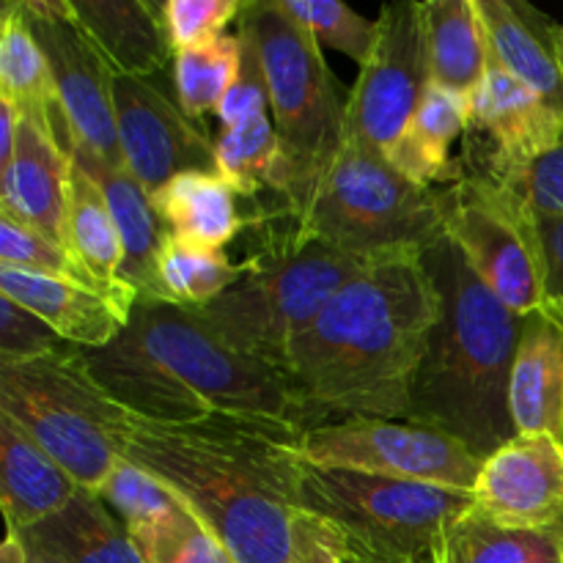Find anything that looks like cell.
Instances as JSON below:
<instances>
[{
	"mask_svg": "<svg viewBox=\"0 0 563 563\" xmlns=\"http://www.w3.org/2000/svg\"><path fill=\"white\" fill-rule=\"evenodd\" d=\"M88 372L132 416L152 423L273 418L324 423L269 363L242 355L190 308L137 297L130 324L108 346L82 350Z\"/></svg>",
	"mask_w": 563,
	"mask_h": 563,
	"instance_id": "3957f363",
	"label": "cell"
},
{
	"mask_svg": "<svg viewBox=\"0 0 563 563\" xmlns=\"http://www.w3.org/2000/svg\"><path fill=\"white\" fill-rule=\"evenodd\" d=\"M467 126H471L467 93L432 82L421 108L412 115L410 126L394 146V152L388 154V159L407 179L434 190L449 181L451 170H454L451 146L456 137L467 135Z\"/></svg>",
	"mask_w": 563,
	"mask_h": 563,
	"instance_id": "484cf974",
	"label": "cell"
},
{
	"mask_svg": "<svg viewBox=\"0 0 563 563\" xmlns=\"http://www.w3.org/2000/svg\"><path fill=\"white\" fill-rule=\"evenodd\" d=\"M22 11L47 55L69 130L71 157L124 165L115 126V75L75 20L69 0H22Z\"/></svg>",
	"mask_w": 563,
	"mask_h": 563,
	"instance_id": "4fadbf2b",
	"label": "cell"
},
{
	"mask_svg": "<svg viewBox=\"0 0 563 563\" xmlns=\"http://www.w3.org/2000/svg\"><path fill=\"white\" fill-rule=\"evenodd\" d=\"M434 190L445 236L484 286L520 319L539 311L548 289L537 214L498 181L456 163Z\"/></svg>",
	"mask_w": 563,
	"mask_h": 563,
	"instance_id": "9c48e42d",
	"label": "cell"
},
{
	"mask_svg": "<svg viewBox=\"0 0 563 563\" xmlns=\"http://www.w3.org/2000/svg\"><path fill=\"white\" fill-rule=\"evenodd\" d=\"M0 563H64V561L53 559V555L27 553L25 544L20 542V537H14V533H5L3 550H0Z\"/></svg>",
	"mask_w": 563,
	"mask_h": 563,
	"instance_id": "f6af8a7d",
	"label": "cell"
},
{
	"mask_svg": "<svg viewBox=\"0 0 563 563\" xmlns=\"http://www.w3.org/2000/svg\"><path fill=\"white\" fill-rule=\"evenodd\" d=\"M429 66L434 86L471 93L487 75V42L476 0H427Z\"/></svg>",
	"mask_w": 563,
	"mask_h": 563,
	"instance_id": "83f0119b",
	"label": "cell"
},
{
	"mask_svg": "<svg viewBox=\"0 0 563 563\" xmlns=\"http://www.w3.org/2000/svg\"><path fill=\"white\" fill-rule=\"evenodd\" d=\"M242 66V36L223 33L174 55L176 99L190 119L218 113Z\"/></svg>",
	"mask_w": 563,
	"mask_h": 563,
	"instance_id": "1f68e13d",
	"label": "cell"
},
{
	"mask_svg": "<svg viewBox=\"0 0 563 563\" xmlns=\"http://www.w3.org/2000/svg\"><path fill=\"white\" fill-rule=\"evenodd\" d=\"M124 168L152 196L187 170H214V141L154 77H113Z\"/></svg>",
	"mask_w": 563,
	"mask_h": 563,
	"instance_id": "5bb4252c",
	"label": "cell"
},
{
	"mask_svg": "<svg viewBox=\"0 0 563 563\" xmlns=\"http://www.w3.org/2000/svg\"><path fill=\"white\" fill-rule=\"evenodd\" d=\"M0 295L36 313L60 341L80 350L108 346L130 324L137 297L108 295L77 280L0 267Z\"/></svg>",
	"mask_w": 563,
	"mask_h": 563,
	"instance_id": "ac0fdd59",
	"label": "cell"
},
{
	"mask_svg": "<svg viewBox=\"0 0 563 563\" xmlns=\"http://www.w3.org/2000/svg\"><path fill=\"white\" fill-rule=\"evenodd\" d=\"M284 9L311 33L319 47L346 55L357 66H366L377 42V20H366L339 0H280Z\"/></svg>",
	"mask_w": 563,
	"mask_h": 563,
	"instance_id": "d590c367",
	"label": "cell"
},
{
	"mask_svg": "<svg viewBox=\"0 0 563 563\" xmlns=\"http://www.w3.org/2000/svg\"><path fill=\"white\" fill-rule=\"evenodd\" d=\"M297 456L311 467L368 473L473 493L484 460L460 440L407 421L341 418L306 429Z\"/></svg>",
	"mask_w": 563,
	"mask_h": 563,
	"instance_id": "8fae6325",
	"label": "cell"
},
{
	"mask_svg": "<svg viewBox=\"0 0 563 563\" xmlns=\"http://www.w3.org/2000/svg\"><path fill=\"white\" fill-rule=\"evenodd\" d=\"M71 159H77L99 181L115 220L121 245H124L119 280L130 286L137 297H154L157 295V256L170 231L159 220L152 196L124 165H104L82 157Z\"/></svg>",
	"mask_w": 563,
	"mask_h": 563,
	"instance_id": "cb8c5ba5",
	"label": "cell"
},
{
	"mask_svg": "<svg viewBox=\"0 0 563 563\" xmlns=\"http://www.w3.org/2000/svg\"><path fill=\"white\" fill-rule=\"evenodd\" d=\"M300 509L383 553L423 555L473 509V493L306 465Z\"/></svg>",
	"mask_w": 563,
	"mask_h": 563,
	"instance_id": "30bf717a",
	"label": "cell"
},
{
	"mask_svg": "<svg viewBox=\"0 0 563 563\" xmlns=\"http://www.w3.org/2000/svg\"><path fill=\"white\" fill-rule=\"evenodd\" d=\"M517 434L563 440V308L544 302L522 319L509 383Z\"/></svg>",
	"mask_w": 563,
	"mask_h": 563,
	"instance_id": "ffe728a7",
	"label": "cell"
},
{
	"mask_svg": "<svg viewBox=\"0 0 563 563\" xmlns=\"http://www.w3.org/2000/svg\"><path fill=\"white\" fill-rule=\"evenodd\" d=\"M71 148L49 115L22 113L16 146L0 168V214L64 242Z\"/></svg>",
	"mask_w": 563,
	"mask_h": 563,
	"instance_id": "e0dca14e",
	"label": "cell"
},
{
	"mask_svg": "<svg viewBox=\"0 0 563 563\" xmlns=\"http://www.w3.org/2000/svg\"><path fill=\"white\" fill-rule=\"evenodd\" d=\"M240 33L256 44L269 86L280 165L269 190L295 218L328 170L346 135V102L317 38L280 0H253L240 16Z\"/></svg>",
	"mask_w": 563,
	"mask_h": 563,
	"instance_id": "8992f818",
	"label": "cell"
},
{
	"mask_svg": "<svg viewBox=\"0 0 563 563\" xmlns=\"http://www.w3.org/2000/svg\"><path fill=\"white\" fill-rule=\"evenodd\" d=\"M440 306L423 253L372 264L291 341L284 368L291 388L324 423L405 421Z\"/></svg>",
	"mask_w": 563,
	"mask_h": 563,
	"instance_id": "7a4b0ae2",
	"label": "cell"
},
{
	"mask_svg": "<svg viewBox=\"0 0 563 563\" xmlns=\"http://www.w3.org/2000/svg\"><path fill=\"white\" fill-rule=\"evenodd\" d=\"M456 165L498 181L500 187L515 192L539 220H563V137L528 163H487L465 152V159H456Z\"/></svg>",
	"mask_w": 563,
	"mask_h": 563,
	"instance_id": "836d02e7",
	"label": "cell"
},
{
	"mask_svg": "<svg viewBox=\"0 0 563 563\" xmlns=\"http://www.w3.org/2000/svg\"><path fill=\"white\" fill-rule=\"evenodd\" d=\"M0 471L5 533L38 526L80 493L75 478L5 416H0Z\"/></svg>",
	"mask_w": 563,
	"mask_h": 563,
	"instance_id": "7402d4cb",
	"label": "cell"
},
{
	"mask_svg": "<svg viewBox=\"0 0 563 563\" xmlns=\"http://www.w3.org/2000/svg\"><path fill=\"white\" fill-rule=\"evenodd\" d=\"M548 300L563 308V220H539Z\"/></svg>",
	"mask_w": 563,
	"mask_h": 563,
	"instance_id": "7bdbcfd3",
	"label": "cell"
},
{
	"mask_svg": "<svg viewBox=\"0 0 563 563\" xmlns=\"http://www.w3.org/2000/svg\"><path fill=\"white\" fill-rule=\"evenodd\" d=\"M27 553L64 563H143L135 539L97 493H80L58 515L14 533Z\"/></svg>",
	"mask_w": 563,
	"mask_h": 563,
	"instance_id": "603a6c76",
	"label": "cell"
},
{
	"mask_svg": "<svg viewBox=\"0 0 563 563\" xmlns=\"http://www.w3.org/2000/svg\"><path fill=\"white\" fill-rule=\"evenodd\" d=\"M132 539L141 550L143 563H236L187 506H181L163 526Z\"/></svg>",
	"mask_w": 563,
	"mask_h": 563,
	"instance_id": "74e56055",
	"label": "cell"
},
{
	"mask_svg": "<svg viewBox=\"0 0 563 563\" xmlns=\"http://www.w3.org/2000/svg\"><path fill=\"white\" fill-rule=\"evenodd\" d=\"M423 264L443 306L405 421L449 434L487 460L517 438L509 383L522 319L484 286L449 236L423 253Z\"/></svg>",
	"mask_w": 563,
	"mask_h": 563,
	"instance_id": "277c9868",
	"label": "cell"
},
{
	"mask_svg": "<svg viewBox=\"0 0 563 563\" xmlns=\"http://www.w3.org/2000/svg\"><path fill=\"white\" fill-rule=\"evenodd\" d=\"M152 203L170 234L223 251L245 225L236 192L214 170H187L152 192Z\"/></svg>",
	"mask_w": 563,
	"mask_h": 563,
	"instance_id": "4316f807",
	"label": "cell"
},
{
	"mask_svg": "<svg viewBox=\"0 0 563 563\" xmlns=\"http://www.w3.org/2000/svg\"><path fill=\"white\" fill-rule=\"evenodd\" d=\"M487 58L537 91L563 119L561 27L522 0H476Z\"/></svg>",
	"mask_w": 563,
	"mask_h": 563,
	"instance_id": "d6986e66",
	"label": "cell"
},
{
	"mask_svg": "<svg viewBox=\"0 0 563 563\" xmlns=\"http://www.w3.org/2000/svg\"><path fill=\"white\" fill-rule=\"evenodd\" d=\"M60 344L58 335L27 308L0 295V363H25Z\"/></svg>",
	"mask_w": 563,
	"mask_h": 563,
	"instance_id": "b9f144b4",
	"label": "cell"
},
{
	"mask_svg": "<svg viewBox=\"0 0 563 563\" xmlns=\"http://www.w3.org/2000/svg\"><path fill=\"white\" fill-rule=\"evenodd\" d=\"M0 267L91 286L82 278V273L75 267V262H71L60 242L49 240L42 231L31 229V225L20 223L14 218H5V214H0Z\"/></svg>",
	"mask_w": 563,
	"mask_h": 563,
	"instance_id": "f35d334b",
	"label": "cell"
},
{
	"mask_svg": "<svg viewBox=\"0 0 563 563\" xmlns=\"http://www.w3.org/2000/svg\"><path fill=\"white\" fill-rule=\"evenodd\" d=\"M561 66H563V55H561Z\"/></svg>",
	"mask_w": 563,
	"mask_h": 563,
	"instance_id": "c3c4849f",
	"label": "cell"
},
{
	"mask_svg": "<svg viewBox=\"0 0 563 563\" xmlns=\"http://www.w3.org/2000/svg\"><path fill=\"white\" fill-rule=\"evenodd\" d=\"M295 561L297 563H443L440 539L432 553L394 555L357 542L333 522L300 509L295 522Z\"/></svg>",
	"mask_w": 563,
	"mask_h": 563,
	"instance_id": "8d00e7d4",
	"label": "cell"
},
{
	"mask_svg": "<svg viewBox=\"0 0 563 563\" xmlns=\"http://www.w3.org/2000/svg\"><path fill=\"white\" fill-rule=\"evenodd\" d=\"M99 498L124 522L130 537L163 526L185 506L159 478H154L143 467L132 465L130 460H121L115 465V471L99 489Z\"/></svg>",
	"mask_w": 563,
	"mask_h": 563,
	"instance_id": "e575fe53",
	"label": "cell"
},
{
	"mask_svg": "<svg viewBox=\"0 0 563 563\" xmlns=\"http://www.w3.org/2000/svg\"><path fill=\"white\" fill-rule=\"evenodd\" d=\"M0 416L97 495L124 460L121 445L137 418L93 379L80 346L66 341L33 361L0 363Z\"/></svg>",
	"mask_w": 563,
	"mask_h": 563,
	"instance_id": "52a82bcc",
	"label": "cell"
},
{
	"mask_svg": "<svg viewBox=\"0 0 563 563\" xmlns=\"http://www.w3.org/2000/svg\"><path fill=\"white\" fill-rule=\"evenodd\" d=\"M377 262L328 245L291 220L286 234L242 262L245 273L229 291L190 311L236 352L284 372L291 341Z\"/></svg>",
	"mask_w": 563,
	"mask_h": 563,
	"instance_id": "5b68a950",
	"label": "cell"
},
{
	"mask_svg": "<svg viewBox=\"0 0 563 563\" xmlns=\"http://www.w3.org/2000/svg\"><path fill=\"white\" fill-rule=\"evenodd\" d=\"M240 36L242 66L234 86L229 88V93H225L223 102H220L218 108L220 130H234V126H242L247 124V121L273 113V108H269V86L267 75H264L262 55H258L256 44H253L245 33H240Z\"/></svg>",
	"mask_w": 563,
	"mask_h": 563,
	"instance_id": "60d3db41",
	"label": "cell"
},
{
	"mask_svg": "<svg viewBox=\"0 0 563 563\" xmlns=\"http://www.w3.org/2000/svg\"><path fill=\"white\" fill-rule=\"evenodd\" d=\"M22 110L14 102L0 97V168L11 159L16 146V132H20Z\"/></svg>",
	"mask_w": 563,
	"mask_h": 563,
	"instance_id": "ee69618b",
	"label": "cell"
},
{
	"mask_svg": "<svg viewBox=\"0 0 563 563\" xmlns=\"http://www.w3.org/2000/svg\"><path fill=\"white\" fill-rule=\"evenodd\" d=\"M440 553H443V563H449V555H445V533L440 537Z\"/></svg>",
	"mask_w": 563,
	"mask_h": 563,
	"instance_id": "bcb514c9",
	"label": "cell"
},
{
	"mask_svg": "<svg viewBox=\"0 0 563 563\" xmlns=\"http://www.w3.org/2000/svg\"><path fill=\"white\" fill-rule=\"evenodd\" d=\"M372 58L346 99V135L388 157L432 88L423 3H388L377 16Z\"/></svg>",
	"mask_w": 563,
	"mask_h": 563,
	"instance_id": "7c38bea8",
	"label": "cell"
},
{
	"mask_svg": "<svg viewBox=\"0 0 563 563\" xmlns=\"http://www.w3.org/2000/svg\"><path fill=\"white\" fill-rule=\"evenodd\" d=\"M467 110L465 152L487 163H528L563 137L561 115L500 66H487L482 82L467 93Z\"/></svg>",
	"mask_w": 563,
	"mask_h": 563,
	"instance_id": "2e32d148",
	"label": "cell"
},
{
	"mask_svg": "<svg viewBox=\"0 0 563 563\" xmlns=\"http://www.w3.org/2000/svg\"><path fill=\"white\" fill-rule=\"evenodd\" d=\"M297 229L366 258L427 253L445 236L438 190L416 185L368 143L344 135L300 212Z\"/></svg>",
	"mask_w": 563,
	"mask_h": 563,
	"instance_id": "ba28073f",
	"label": "cell"
},
{
	"mask_svg": "<svg viewBox=\"0 0 563 563\" xmlns=\"http://www.w3.org/2000/svg\"><path fill=\"white\" fill-rule=\"evenodd\" d=\"M449 563H563V531L509 528L471 509L445 531Z\"/></svg>",
	"mask_w": 563,
	"mask_h": 563,
	"instance_id": "4dcf8cb0",
	"label": "cell"
},
{
	"mask_svg": "<svg viewBox=\"0 0 563 563\" xmlns=\"http://www.w3.org/2000/svg\"><path fill=\"white\" fill-rule=\"evenodd\" d=\"M291 563H297V561H291Z\"/></svg>",
	"mask_w": 563,
	"mask_h": 563,
	"instance_id": "681fc988",
	"label": "cell"
},
{
	"mask_svg": "<svg viewBox=\"0 0 563 563\" xmlns=\"http://www.w3.org/2000/svg\"><path fill=\"white\" fill-rule=\"evenodd\" d=\"M60 245L93 289L108 291V295L137 297L130 286L119 280L124 245H121L119 229H115L108 201H104L102 187L77 159H71Z\"/></svg>",
	"mask_w": 563,
	"mask_h": 563,
	"instance_id": "d4e9b609",
	"label": "cell"
},
{
	"mask_svg": "<svg viewBox=\"0 0 563 563\" xmlns=\"http://www.w3.org/2000/svg\"><path fill=\"white\" fill-rule=\"evenodd\" d=\"M473 509L509 528L563 531V440L517 434L484 460Z\"/></svg>",
	"mask_w": 563,
	"mask_h": 563,
	"instance_id": "9a60e30c",
	"label": "cell"
},
{
	"mask_svg": "<svg viewBox=\"0 0 563 563\" xmlns=\"http://www.w3.org/2000/svg\"><path fill=\"white\" fill-rule=\"evenodd\" d=\"M0 97L14 102L22 113L49 115L69 137L47 55L27 25L22 0L5 3L0 16Z\"/></svg>",
	"mask_w": 563,
	"mask_h": 563,
	"instance_id": "f1b7e54d",
	"label": "cell"
},
{
	"mask_svg": "<svg viewBox=\"0 0 563 563\" xmlns=\"http://www.w3.org/2000/svg\"><path fill=\"white\" fill-rule=\"evenodd\" d=\"M302 432L273 418H135L121 456L159 478L236 563H291L306 473L295 449Z\"/></svg>",
	"mask_w": 563,
	"mask_h": 563,
	"instance_id": "6da1fadb",
	"label": "cell"
},
{
	"mask_svg": "<svg viewBox=\"0 0 563 563\" xmlns=\"http://www.w3.org/2000/svg\"><path fill=\"white\" fill-rule=\"evenodd\" d=\"M102 58L121 77H157L174 58L163 9L148 0H69Z\"/></svg>",
	"mask_w": 563,
	"mask_h": 563,
	"instance_id": "44dd1931",
	"label": "cell"
},
{
	"mask_svg": "<svg viewBox=\"0 0 563 563\" xmlns=\"http://www.w3.org/2000/svg\"><path fill=\"white\" fill-rule=\"evenodd\" d=\"M559 53L563 55V25H561V42H559Z\"/></svg>",
	"mask_w": 563,
	"mask_h": 563,
	"instance_id": "7dc6e473",
	"label": "cell"
},
{
	"mask_svg": "<svg viewBox=\"0 0 563 563\" xmlns=\"http://www.w3.org/2000/svg\"><path fill=\"white\" fill-rule=\"evenodd\" d=\"M214 165L218 174L242 198L256 196L264 187H273L280 165V141L275 121L269 115L253 119L234 130H220L214 141Z\"/></svg>",
	"mask_w": 563,
	"mask_h": 563,
	"instance_id": "d6a6232c",
	"label": "cell"
},
{
	"mask_svg": "<svg viewBox=\"0 0 563 563\" xmlns=\"http://www.w3.org/2000/svg\"><path fill=\"white\" fill-rule=\"evenodd\" d=\"M159 9H163L165 31L176 55L179 49L196 47V44L229 33L225 27L240 20L245 3L240 0H168Z\"/></svg>",
	"mask_w": 563,
	"mask_h": 563,
	"instance_id": "ab89813d",
	"label": "cell"
},
{
	"mask_svg": "<svg viewBox=\"0 0 563 563\" xmlns=\"http://www.w3.org/2000/svg\"><path fill=\"white\" fill-rule=\"evenodd\" d=\"M245 267L231 262L220 247L201 245L187 236L168 234L157 256V295L152 300L201 308L229 291Z\"/></svg>",
	"mask_w": 563,
	"mask_h": 563,
	"instance_id": "f546056e",
	"label": "cell"
}]
</instances>
